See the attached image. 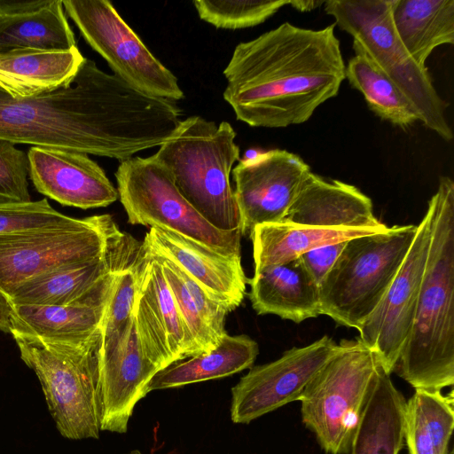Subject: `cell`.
<instances>
[{
  "label": "cell",
  "instance_id": "obj_1",
  "mask_svg": "<svg viewBox=\"0 0 454 454\" xmlns=\"http://www.w3.org/2000/svg\"><path fill=\"white\" fill-rule=\"evenodd\" d=\"M173 102L141 92L84 58L68 82L27 98L0 90V139L120 161L160 146L180 123Z\"/></svg>",
  "mask_w": 454,
  "mask_h": 454
},
{
  "label": "cell",
  "instance_id": "obj_2",
  "mask_svg": "<svg viewBox=\"0 0 454 454\" xmlns=\"http://www.w3.org/2000/svg\"><path fill=\"white\" fill-rule=\"evenodd\" d=\"M334 27L285 22L239 43L223 69V93L236 118L252 127L286 128L307 121L335 97L346 67Z\"/></svg>",
  "mask_w": 454,
  "mask_h": 454
},
{
  "label": "cell",
  "instance_id": "obj_3",
  "mask_svg": "<svg viewBox=\"0 0 454 454\" xmlns=\"http://www.w3.org/2000/svg\"><path fill=\"white\" fill-rule=\"evenodd\" d=\"M432 234L409 337L394 371L415 389L454 383V183L442 176L428 201Z\"/></svg>",
  "mask_w": 454,
  "mask_h": 454
},
{
  "label": "cell",
  "instance_id": "obj_4",
  "mask_svg": "<svg viewBox=\"0 0 454 454\" xmlns=\"http://www.w3.org/2000/svg\"><path fill=\"white\" fill-rule=\"evenodd\" d=\"M236 132L227 121L216 124L200 116L181 121L153 154L169 171L183 197L211 225L241 231V219L231 184L239 158Z\"/></svg>",
  "mask_w": 454,
  "mask_h": 454
},
{
  "label": "cell",
  "instance_id": "obj_5",
  "mask_svg": "<svg viewBox=\"0 0 454 454\" xmlns=\"http://www.w3.org/2000/svg\"><path fill=\"white\" fill-rule=\"evenodd\" d=\"M23 362L36 374L50 413L67 439H98L102 329L76 345L46 343L12 333Z\"/></svg>",
  "mask_w": 454,
  "mask_h": 454
},
{
  "label": "cell",
  "instance_id": "obj_6",
  "mask_svg": "<svg viewBox=\"0 0 454 454\" xmlns=\"http://www.w3.org/2000/svg\"><path fill=\"white\" fill-rule=\"evenodd\" d=\"M416 232L417 225H395L347 240L319 286L321 315L358 330L388 290Z\"/></svg>",
  "mask_w": 454,
  "mask_h": 454
},
{
  "label": "cell",
  "instance_id": "obj_7",
  "mask_svg": "<svg viewBox=\"0 0 454 454\" xmlns=\"http://www.w3.org/2000/svg\"><path fill=\"white\" fill-rule=\"evenodd\" d=\"M324 4L335 25L352 36L353 48L363 51L403 91L419 121L442 139L452 140L446 103L427 67L420 66L400 41L392 23L391 0H330Z\"/></svg>",
  "mask_w": 454,
  "mask_h": 454
},
{
  "label": "cell",
  "instance_id": "obj_8",
  "mask_svg": "<svg viewBox=\"0 0 454 454\" xmlns=\"http://www.w3.org/2000/svg\"><path fill=\"white\" fill-rule=\"evenodd\" d=\"M380 362L358 338L342 340L301 398V418L329 454H348Z\"/></svg>",
  "mask_w": 454,
  "mask_h": 454
},
{
  "label": "cell",
  "instance_id": "obj_9",
  "mask_svg": "<svg viewBox=\"0 0 454 454\" xmlns=\"http://www.w3.org/2000/svg\"><path fill=\"white\" fill-rule=\"evenodd\" d=\"M115 177L129 223L169 230L224 255L240 257L241 231H224L211 225L183 197L154 155L120 161Z\"/></svg>",
  "mask_w": 454,
  "mask_h": 454
},
{
  "label": "cell",
  "instance_id": "obj_10",
  "mask_svg": "<svg viewBox=\"0 0 454 454\" xmlns=\"http://www.w3.org/2000/svg\"><path fill=\"white\" fill-rule=\"evenodd\" d=\"M119 228L110 215L82 218L74 225L0 235V290L56 268L102 257Z\"/></svg>",
  "mask_w": 454,
  "mask_h": 454
},
{
  "label": "cell",
  "instance_id": "obj_11",
  "mask_svg": "<svg viewBox=\"0 0 454 454\" xmlns=\"http://www.w3.org/2000/svg\"><path fill=\"white\" fill-rule=\"evenodd\" d=\"M63 7L114 74L152 97L169 101L184 95L176 75L149 51L106 0H65Z\"/></svg>",
  "mask_w": 454,
  "mask_h": 454
},
{
  "label": "cell",
  "instance_id": "obj_12",
  "mask_svg": "<svg viewBox=\"0 0 454 454\" xmlns=\"http://www.w3.org/2000/svg\"><path fill=\"white\" fill-rule=\"evenodd\" d=\"M338 349L339 344L325 335L307 346L286 350L275 361L252 367L231 389V420L248 424L301 400L310 382Z\"/></svg>",
  "mask_w": 454,
  "mask_h": 454
},
{
  "label": "cell",
  "instance_id": "obj_13",
  "mask_svg": "<svg viewBox=\"0 0 454 454\" xmlns=\"http://www.w3.org/2000/svg\"><path fill=\"white\" fill-rule=\"evenodd\" d=\"M432 234L427 208L417 225L409 252L386 294L372 315L358 328L357 337L378 357L390 375L411 333L426 269Z\"/></svg>",
  "mask_w": 454,
  "mask_h": 454
},
{
  "label": "cell",
  "instance_id": "obj_14",
  "mask_svg": "<svg viewBox=\"0 0 454 454\" xmlns=\"http://www.w3.org/2000/svg\"><path fill=\"white\" fill-rule=\"evenodd\" d=\"M310 172L297 154L274 149L240 160L232 169L242 235L264 223H282Z\"/></svg>",
  "mask_w": 454,
  "mask_h": 454
},
{
  "label": "cell",
  "instance_id": "obj_15",
  "mask_svg": "<svg viewBox=\"0 0 454 454\" xmlns=\"http://www.w3.org/2000/svg\"><path fill=\"white\" fill-rule=\"evenodd\" d=\"M145 251L134 318L144 351L161 370L200 351L181 317L160 262Z\"/></svg>",
  "mask_w": 454,
  "mask_h": 454
},
{
  "label": "cell",
  "instance_id": "obj_16",
  "mask_svg": "<svg viewBox=\"0 0 454 454\" xmlns=\"http://www.w3.org/2000/svg\"><path fill=\"white\" fill-rule=\"evenodd\" d=\"M27 157L35 188L61 205L88 209L118 199L103 168L86 153L34 146Z\"/></svg>",
  "mask_w": 454,
  "mask_h": 454
},
{
  "label": "cell",
  "instance_id": "obj_17",
  "mask_svg": "<svg viewBox=\"0 0 454 454\" xmlns=\"http://www.w3.org/2000/svg\"><path fill=\"white\" fill-rule=\"evenodd\" d=\"M125 264L106 275L75 302L67 305L12 304L11 333L30 335L53 344L76 345L89 340L101 330L117 272Z\"/></svg>",
  "mask_w": 454,
  "mask_h": 454
},
{
  "label": "cell",
  "instance_id": "obj_18",
  "mask_svg": "<svg viewBox=\"0 0 454 454\" xmlns=\"http://www.w3.org/2000/svg\"><path fill=\"white\" fill-rule=\"evenodd\" d=\"M143 245L174 262L230 312L241 304L248 283L241 257L224 255L191 238L157 227L150 228Z\"/></svg>",
  "mask_w": 454,
  "mask_h": 454
},
{
  "label": "cell",
  "instance_id": "obj_19",
  "mask_svg": "<svg viewBox=\"0 0 454 454\" xmlns=\"http://www.w3.org/2000/svg\"><path fill=\"white\" fill-rule=\"evenodd\" d=\"M282 223L319 228H387L374 215L372 200L358 188L340 180H326L311 171Z\"/></svg>",
  "mask_w": 454,
  "mask_h": 454
},
{
  "label": "cell",
  "instance_id": "obj_20",
  "mask_svg": "<svg viewBox=\"0 0 454 454\" xmlns=\"http://www.w3.org/2000/svg\"><path fill=\"white\" fill-rule=\"evenodd\" d=\"M248 284L258 315L273 314L296 324L321 315L319 286L300 257L254 271Z\"/></svg>",
  "mask_w": 454,
  "mask_h": 454
},
{
  "label": "cell",
  "instance_id": "obj_21",
  "mask_svg": "<svg viewBox=\"0 0 454 454\" xmlns=\"http://www.w3.org/2000/svg\"><path fill=\"white\" fill-rule=\"evenodd\" d=\"M84 57L67 50L19 49L0 53V90L27 98L56 89L76 74Z\"/></svg>",
  "mask_w": 454,
  "mask_h": 454
},
{
  "label": "cell",
  "instance_id": "obj_22",
  "mask_svg": "<svg viewBox=\"0 0 454 454\" xmlns=\"http://www.w3.org/2000/svg\"><path fill=\"white\" fill-rule=\"evenodd\" d=\"M406 401L380 364L348 454H399L404 444Z\"/></svg>",
  "mask_w": 454,
  "mask_h": 454
},
{
  "label": "cell",
  "instance_id": "obj_23",
  "mask_svg": "<svg viewBox=\"0 0 454 454\" xmlns=\"http://www.w3.org/2000/svg\"><path fill=\"white\" fill-rule=\"evenodd\" d=\"M258 353L257 342L249 336L226 333L211 351L175 361L158 371L146 392L231 376L251 367Z\"/></svg>",
  "mask_w": 454,
  "mask_h": 454
},
{
  "label": "cell",
  "instance_id": "obj_24",
  "mask_svg": "<svg viewBox=\"0 0 454 454\" xmlns=\"http://www.w3.org/2000/svg\"><path fill=\"white\" fill-rule=\"evenodd\" d=\"M391 18L404 48L422 67L436 47L454 43V0H391Z\"/></svg>",
  "mask_w": 454,
  "mask_h": 454
},
{
  "label": "cell",
  "instance_id": "obj_25",
  "mask_svg": "<svg viewBox=\"0 0 454 454\" xmlns=\"http://www.w3.org/2000/svg\"><path fill=\"white\" fill-rule=\"evenodd\" d=\"M380 231H382L319 228L287 223L260 224L249 235L253 242L254 271L295 260L325 245Z\"/></svg>",
  "mask_w": 454,
  "mask_h": 454
},
{
  "label": "cell",
  "instance_id": "obj_26",
  "mask_svg": "<svg viewBox=\"0 0 454 454\" xmlns=\"http://www.w3.org/2000/svg\"><path fill=\"white\" fill-rule=\"evenodd\" d=\"M453 391L415 389L403 414L408 454H449L454 427Z\"/></svg>",
  "mask_w": 454,
  "mask_h": 454
},
{
  "label": "cell",
  "instance_id": "obj_27",
  "mask_svg": "<svg viewBox=\"0 0 454 454\" xmlns=\"http://www.w3.org/2000/svg\"><path fill=\"white\" fill-rule=\"evenodd\" d=\"M76 47L63 2L24 15H0V53L19 49L67 51Z\"/></svg>",
  "mask_w": 454,
  "mask_h": 454
},
{
  "label": "cell",
  "instance_id": "obj_28",
  "mask_svg": "<svg viewBox=\"0 0 454 454\" xmlns=\"http://www.w3.org/2000/svg\"><path fill=\"white\" fill-rule=\"evenodd\" d=\"M345 67V78L364 97L370 109L381 119L402 129L419 121V114L403 91L363 51Z\"/></svg>",
  "mask_w": 454,
  "mask_h": 454
},
{
  "label": "cell",
  "instance_id": "obj_29",
  "mask_svg": "<svg viewBox=\"0 0 454 454\" xmlns=\"http://www.w3.org/2000/svg\"><path fill=\"white\" fill-rule=\"evenodd\" d=\"M145 251L140 250L117 272L102 322V350L106 354L127 337L134 318L139 280L145 262Z\"/></svg>",
  "mask_w": 454,
  "mask_h": 454
},
{
  "label": "cell",
  "instance_id": "obj_30",
  "mask_svg": "<svg viewBox=\"0 0 454 454\" xmlns=\"http://www.w3.org/2000/svg\"><path fill=\"white\" fill-rule=\"evenodd\" d=\"M290 0L192 2L199 17L218 28L240 29L264 22Z\"/></svg>",
  "mask_w": 454,
  "mask_h": 454
},
{
  "label": "cell",
  "instance_id": "obj_31",
  "mask_svg": "<svg viewBox=\"0 0 454 454\" xmlns=\"http://www.w3.org/2000/svg\"><path fill=\"white\" fill-rule=\"evenodd\" d=\"M145 250L160 262L181 317L194 339L200 354L214 349L222 340L215 335L203 319L181 278L178 266L165 256L155 254L147 248Z\"/></svg>",
  "mask_w": 454,
  "mask_h": 454
},
{
  "label": "cell",
  "instance_id": "obj_32",
  "mask_svg": "<svg viewBox=\"0 0 454 454\" xmlns=\"http://www.w3.org/2000/svg\"><path fill=\"white\" fill-rule=\"evenodd\" d=\"M81 220L57 211L46 199L24 203L0 204V235L67 227L77 224Z\"/></svg>",
  "mask_w": 454,
  "mask_h": 454
},
{
  "label": "cell",
  "instance_id": "obj_33",
  "mask_svg": "<svg viewBox=\"0 0 454 454\" xmlns=\"http://www.w3.org/2000/svg\"><path fill=\"white\" fill-rule=\"evenodd\" d=\"M27 154L0 139V204L29 202Z\"/></svg>",
  "mask_w": 454,
  "mask_h": 454
},
{
  "label": "cell",
  "instance_id": "obj_34",
  "mask_svg": "<svg viewBox=\"0 0 454 454\" xmlns=\"http://www.w3.org/2000/svg\"><path fill=\"white\" fill-rule=\"evenodd\" d=\"M346 242L325 245L300 256L305 269L318 286L332 269Z\"/></svg>",
  "mask_w": 454,
  "mask_h": 454
},
{
  "label": "cell",
  "instance_id": "obj_35",
  "mask_svg": "<svg viewBox=\"0 0 454 454\" xmlns=\"http://www.w3.org/2000/svg\"><path fill=\"white\" fill-rule=\"evenodd\" d=\"M53 0H0V15H24L36 12L49 4Z\"/></svg>",
  "mask_w": 454,
  "mask_h": 454
},
{
  "label": "cell",
  "instance_id": "obj_36",
  "mask_svg": "<svg viewBox=\"0 0 454 454\" xmlns=\"http://www.w3.org/2000/svg\"><path fill=\"white\" fill-rule=\"evenodd\" d=\"M12 303L9 297L0 290V330L11 333Z\"/></svg>",
  "mask_w": 454,
  "mask_h": 454
},
{
  "label": "cell",
  "instance_id": "obj_37",
  "mask_svg": "<svg viewBox=\"0 0 454 454\" xmlns=\"http://www.w3.org/2000/svg\"><path fill=\"white\" fill-rule=\"evenodd\" d=\"M325 2H318V1H301V0H296V1H291L289 2V4L301 12L309 11L314 9L315 7L324 4Z\"/></svg>",
  "mask_w": 454,
  "mask_h": 454
},
{
  "label": "cell",
  "instance_id": "obj_38",
  "mask_svg": "<svg viewBox=\"0 0 454 454\" xmlns=\"http://www.w3.org/2000/svg\"><path fill=\"white\" fill-rule=\"evenodd\" d=\"M129 454H141V453L138 450H134V451H132V452H130Z\"/></svg>",
  "mask_w": 454,
  "mask_h": 454
}]
</instances>
